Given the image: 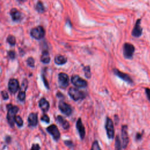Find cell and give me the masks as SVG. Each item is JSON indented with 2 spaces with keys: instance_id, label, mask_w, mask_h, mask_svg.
I'll list each match as a JSON object with an SVG mask.
<instances>
[{
  "instance_id": "obj_26",
  "label": "cell",
  "mask_w": 150,
  "mask_h": 150,
  "mask_svg": "<svg viewBox=\"0 0 150 150\" xmlns=\"http://www.w3.org/2000/svg\"><path fill=\"white\" fill-rule=\"evenodd\" d=\"M90 150H101L99 143L97 141H94L93 142Z\"/></svg>"
},
{
  "instance_id": "obj_20",
  "label": "cell",
  "mask_w": 150,
  "mask_h": 150,
  "mask_svg": "<svg viewBox=\"0 0 150 150\" xmlns=\"http://www.w3.org/2000/svg\"><path fill=\"white\" fill-rule=\"evenodd\" d=\"M40 60L44 63H48L50 62V55L49 52L47 50H43L42 52V56L40 57Z\"/></svg>"
},
{
  "instance_id": "obj_34",
  "label": "cell",
  "mask_w": 150,
  "mask_h": 150,
  "mask_svg": "<svg viewBox=\"0 0 150 150\" xmlns=\"http://www.w3.org/2000/svg\"><path fill=\"white\" fill-rule=\"evenodd\" d=\"M8 56H9V57L11 59H14L15 57V53L14 51H12V50H11L9 52H8Z\"/></svg>"
},
{
  "instance_id": "obj_22",
  "label": "cell",
  "mask_w": 150,
  "mask_h": 150,
  "mask_svg": "<svg viewBox=\"0 0 150 150\" xmlns=\"http://www.w3.org/2000/svg\"><path fill=\"white\" fill-rule=\"evenodd\" d=\"M121 145L120 137L118 135H117L115 139V150H121Z\"/></svg>"
},
{
  "instance_id": "obj_29",
  "label": "cell",
  "mask_w": 150,
  "mask_h": 150,
  "mask_svg": "<svg viewBox=\"0 0 150 150\" xmlns=\"http://www.w3.org/2000/svg\"><path fill=\"white\" fill-rule=\"evenodd\" d=\"M40 120L43 121V122H45L46 123H49V122H50V118L48 116V115H47L46 114L44 113L42 115V117L40 118Z\"/></svg>"
},
{
  "instance_id": "obj_36",
  "label": "cell",
  "mask_w": 150,
  "mask_h": 150,
  "mask_svg": "<svg viewBox=\"0 0 150 150\" xmlns=\"http://www.w3.org/2000/svg\"><path fill=\"white\" fill-rule=\"evenodd\" d=\"M5 142L7 143V144H9L11 141V137L10 135H7L5 137Z\"/></svg>"
},
{
  "instance_id": "obj_28",
  "label": "cell",
  "mask_w": 150,
  "mask_h": 150,
  "mask_svg": "<svg viewBox=\"0 0 150 150\" xmlns=\"http://www.w3.org/2000/svg\"><path fill=\"white\" fill-rule=\"evenodd\" d=\"M84 71L85 72V76L87 78H90L91 73H90V68L89 66H86L84 67Z\"/></svg>"
},
{
  "instance_id": "obj_31",
  "label": "cell",
  "mask_w": 150,
  "mask_h": 150,
  "mask_svg": "<svg viewBox=\"0 0 150 150\" xmlns=\"http://www.w3.org/2000/svg\"><path fill=\"white\" fill-rule=\"evenodd\" d=\"M64 144H65L66 146L69 147V148H72L74 146V144L71 140H64Z\"/></svg>"
},
{
  "instance_id": "obj_15",
  "label": "cell",
  "mask_w": 150,
  "mask_h": 150,
  "mask_svg": "<svg viewBox=\"0 0 150 150\" xmlns=\"http://www.w3.org/2000/svg\"><path fill=\"white\" fill-rule=\"evenodd\" d=\"M38 114L36 112H30L28 117V122L29 127H36L38 124Z\"/></svg>"
},
{
  "instance_id": "obj_24",
  "label": "cell",
  "mask_w": 150,
  "mask_h": 150,
  "mask_svg": "<svg viewBox=\"0 0 150 150\" xmlns=\"http://www.w3.org/2000/svg\"><path fill=\"white\" fill-rule=\"evenodd\" d=\"M25 97H26L25 91L22 90H19V93L18 94V98L19 99V100L21 101H23L25 99Z\"/></svg>"
},
{
  "instance_id": "obj_18",
  "label": "cell",
  "mask_w": 150,
  "mask_h": 150,
  "mask_svg": "<svg viewBox=\"0 0 150 150\" xmlns=\"http://www.w3.org/2000/svg\"><path fill=\"white\" fill-rule=\"evenodd\" d=\"M10 15L14 21H18L21 19V13L16 8H13L11 10Z\"/></svg>"
},
{
  "instance_id": "obj_32",
  "label": "cell",
  "mask_w": 150,
  "mask_h": 150,
  "mask_svg": "<svg viewBox=\"0 0 150 150\" xmlns=\"http://www.w3.org/2000/svg\"><path fill=\"white\" fill-rule=\"evenodd\" d=\"M1 96H2V97L4 100H8L9 98V95L8 94V93L5 91V90H3L1 91Z\"/></svg>"
},
{
  "instance_id": "obj_33",
  "label": "cell",
  "mask_w": 150,
  "mask_h": 150,
  "mask_svg": "<svg viewBox=\"0 0 150 150\" xmlns=\"http://www.w3.org/2000/svg\"><path fill=\"white\" fill-rule=\"evenodd\" d=\"M40 147L38 144H33L30 150H40Z\"/></svg>"
},
{
  "instance_id": "obj_7",
  "label": "cell",
  "mask_w": 150,
  "mask_h": 150,
  "mask_svg": "<svg viewBox=\"0 0 150 150\" xmlns=\"http://www.w3.org/2000/svg\"><path fill=\"white\" fill-rule=\"evenodd\" d=\"M72 84L77 87H86L87 86V82L78 75H73L71 77Z\"/></svg>"
},
{
  "instance_id": "obj_23",
  "label": "cell",
  "mask_w": 150,
  "mask_h": 150,
  "mask_svg": "<svg viewBox=\"0 0 150 150\" xmlns=\"http://www.w3.org/2000/svg\"><path fill=\"white\" fill-rule=\"evenodd\" d=\"M15 123L16 124L18 127H21L23 126V121L22 118L21 117V116L16 115V117H15Z\"/></svg>"
},
{
  "instance_id": "obj_12",
  "label": "cell",
  "mask_w": 150,
  "mask_h": 150,
  "mask_svg": "<svg viewBox=\"0 0 150 150\" xmlns=\"http://www.w3.org/2000/svg\"><path fill=\"white\" fill-rule=\"evenodd\" d=\"M113 72L114 73L117 75L118 77H119L120 79L123 80L124 81L127 82L129 84H132L133 83V80L131 79V77L127 73H125L124 72H122L120 71L119 70L117 69H113Z\"/></svg>"
},
{
  "instance_id": "obj_16",
  "label": "cell",
  "mask_w": 150,
  "mask_h": 150,
  "mask_svg": "<svg viewBox=\"0 0 150 150\" xmlns=\"http://www.w3.org/2000/svg\"><path fill=\"white\" fill-rule=\"evenodd\" d=\"M56 121L65 130L69 129L70 128V124L69 121L66 120L62 115H57L56 118Z\"/></svg>"
},
{
  "instance_id": "obj_25",
  "label": "cell",
  "mask_w": 150,
  "mask_h": 150,
  "mask_svg": "<svg viewBox=\"0 0 150 150\" xmlns=\"http://www.w3.org/2000/svg\"><path fill=\"white\" fill-rule=\"evenodd\" d=\"M7 42L11 46H14L16 43V39L13 35H9L7 38Z\"/></svg>"
},
{
  "instance_id": "obj_21",
  "label": "cell",
  "mask_w": 150,
  "mask_h": 150,
  "mask_svg": "<svg viewBox=\"0 0 150 150\" xmlns=\"http://www.w3.org/2000/svg\"><path fill=\"white\" fill-rule=\"evenodd\" d=\"M36 9L39 13H43L45 11V8L43 5V3L41 1L38 2L36 5Z\"/></svg>"
},
{
  "instance_id": "obj_17",
  "label": "cell",
  "mask_w": 150,
  "mask_h": 150,
  "mask_svg": "<svg viewBox=\"0 0 150 150\" xmlns=\"http://www.w3.org/2000/svg\"><path fill=\"white\" fill-rule=\"evenodd\" d=\"M39 106L43 112V113L47 112L50 108V104L47 100L44 97L41 98L39 101Z\"/></svg>"
},
{
  "instance_id": "obj_30",
  "label": "cell",
  "mask_w": 150,
  "mask_h": 150,
  "mask_svg": "<svg viewBox=\"0 0 150 150\" xmlns=\"http://www.w3.org/2000/svg\"><path fill=\"white\" fill-rule=\"evenodd\" d=\"M26 62H27L28 64L30 67H33L35 66V60H34L33 58L30 57L28 58Z\"/></svg>"
},
{
  "instance_id": "obj_4",
  "label": "cell",
  "mask_w": 150,
  "mask_h": 150,
  "mask_svg": "<svg viewBox=\"0 0 150 150\" xmlns=\"http://www.w3.org/2000/svg\"><path fill=\"white\" fill-rule=\"evenodd\" d=\"M135 52L134 46L129 43H125L123 45V54L126 59H130L132 57Z\"/></svg>"
},
{
  "instance_id": "obj_37",
  "label": "cell",
  "mask_w": 150,
  "mask_h": 150,
  "mask_svg": "<svg viewBox=\"0 0 150 150\" xmlns=\"http://www.w3.org/2000/svg\"><path fill=\"white\" fill-rule=\"evenodd\" d=\"M141 134L139 133H137L136 135V139L139 140L141 139Z\"/></svg>"
},
{
  "instance_id": "obj_35",
  "label": "cell",
  "mask_w": 150,
  "mask_h": 150,
  "mask_svg": "<svg viewBox=\"0 0 150 150\" xmlns=\"http://www.w3.org/2000/svg\"><path fill=\"white\" fill-rule=\"evenodd\" d=\"M145 93H146V94L148 99L150 101V88H145Z\"/></svg>"
},
{
  "instance_id": "obj_19",
  "label": "cell",
  "mask_w": 150,
  "mask_h": 150,
  "mask_svg": "<svg viewBox=\"0 0 150 150\" xmlns=\"http://www.w3.org/2000/svg\"><path fill=\"white\" fill-rule=\"evenodd\" d=\"M54 62L57 64H64L67 62V58L61 54H57L54 59Z\"/></svg>"
},
{
  "instance_id": "obj_6",
  "label": "cell",
  "mask_w": 150,
  "mask_h": 150,
  "mask_svg": "<svg viewBox=\"0 0 150 150\" xmlns=\"http://www.w3.org/2000/svg\"><path fill=\"white\" fill-rule=\"evenodd\" d=\"M47 132L52 137L54 140L58 141L60 138V132L55 124H52L46 128Z\"/></svg>"
},
{
  "instance_id": "obj_9",
  "label": "cell",
  "mask_w": 150,
  "mask_h": 150,
  "mask_svg": "<svg viewBox=\"0 0 150 150\" xmlns=\"http://www.w3.org/2000/svg\"><path fill=\"white\" fill-rule=\"evenodd\" d=\"M58 81L60 87L65 88L69 84V77L67 74L64 73H60L58 76Z\"/></svg>"
},
{
  "instance_id": "obj_14",
  "label": "cell",
  "mask_w": 150,
  "mask_h": 150,
  "mask_svg": "<svg viewBox=\"0 0 150 150\" xmlns=\"http://www.w3.org/2000/svg\"><path fill=\"white\" fill-rule=\"evenodd\" d=\"M141 19H138L135 24V26L132 31V35L135 38H138L142 33V28L141 26Z\"/></svg>"
},
{
  "instance_id": "obj_5",
  "label": "cell",
  "mask_w": 150,
  "mask_h": 150,
  "mask_svg": "<svg viewBox=\"0 0 150 150\" xmlns=\"http://www.w3.org/2000/svg\"><path fill=\"white\" fill-rule=\"evenodd\" d=\"M45 34V31L43 28L41 26H38L33 28L30 30V35L33 38L39 40L42 39Z\"/></svg>"
},
{
  "instance_id": "obj_3",
  "label": "cell",
  "mask_w": 150,
  "mask_h": 150,
  "mask_svg": "<svg viewBox=\"0 0 150 150\" xmlns=\"http://www.w3.org/2000/svg\"><path fill=\"white\" fill-rule=\"evenodd\" d=\"M105 129L107 133V136L108 139H112L114 137V128L112 120L108 117L106 118L105 123Z\"/></svg>"
},
{
  "instance_id": "obj_10",
  "label": "cell",
  "mask_w": 150,
  "mask_h": 150,
  "mask_svg": "<svg viewBox=\"0 0 150 150\" xmlns=\"http://www.w3.org/2000/svg\"><path fill=\"white\" fill-rule=\"evenodd\" d=\"M121 138H122V147L125 148L129 142V138L128 134L127 125H124L122 126L121 128Z\"/></svg>"
},
{
  "instance_id": "obj_8",
  "label": "cell",
  "mask_w": 150,
  "mask_h": 150,
  "mask_svg": "<svg viewBox=\"0 0 150 150\" xmlns=\"http://www.w3.org/2000/svg\"><path fill=\"white\" fill-rule=\"evenodd\" d=\"M59 110L66 116H70L73 111L70 105L63 101H60L58 104Z\"/></svg>"
},
{
  "instance_id": "obj_11",
  "label": "cell",
  "mask_w": 150,
  "mask_h": 150,
  "mask_svg": "<svg viewBox=\"0 0 150 150\" xmlns=\"http://www.w3.org/2000/svg\"><path fill=\"white\" fill-rule=\"evenodd\" d=\"M76 129L78 131V133L79 134V136H80L81 139H83L86 136V129H85V127L82 122L81 118L80 117H79L76 121Z\"/></svg>"
},
{
  "instance_id": "obj_13",
  "label": "cell",
  "mask_w": 150,
  "mask_h": 150,
  "mask_svg": "<svg viewBox=\"0 0 150 150\" xmlns=\"http://www.w3.org/2000/svg\"><path fill=\"white\" fill-rule=\"evenodd\" d=\"M19 88V82L16 79H11L8 82V90L12 94H15Z\"/></svg>"
},
{
  "instance_id": "obj_2",
  "label": "cell",
  "mask_w": 150,
  "mask_h": 150,
  "mask_svg": "<svg viewBox=\"0 0 150 150\" xmlns=\"http://www.w3.org/2000/svg\"><path fill=\"white\" fill-rule=\"evenodd\" d=\"M68 94H69V96L74 101H78L80 100H83L86 96L84 92H83L75 87H70L69 89Z\"/></svg>"
},
{
  "instance_id": "obj_1",
  "label": "cell",
  "mask_w": 150,
  "mask_h": 150,
  "mask_svg": "<svg viewBox=\"0 0 150 150\" xmlns=\"http://www.w3.org/2000/svg\"><path fill=\"white\" fill-rule=\"evenodd\" d=\"M7 108V115L6 119L8 121V123L11 127H13L15 122V117L16 116V114L19 111V108L16 105H13L12 104H9L6 105Z\"/></svg>"
},
{
  "instance_id": "obj_27",
  "label": "cell",
  "mask_w": 150,
  "mask_h": 150,
  "mask_svg": "<svg viewBox=\"0 0 150 150\" xmlns=\"http://www.w3.org/2000/svg\"><path fill=\"white\" fill-rule=\"evenodd\" d=\"M27 87H28V81L26 79H25L22 83V85H21V87L20 88V90H22V91H26V89H27Z\"/></svg>"
}]
</instances>
